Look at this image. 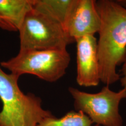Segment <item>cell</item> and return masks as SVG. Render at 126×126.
I'll return each mask as SVG.
<instances>
[{"label":"cell","instance_id":"3","mask_svg":"<svg viewBox=\"0 0 126 126\" xmlns=\"http://www.w3.org/2000/svg\"><path fill=\"white\" fill-rule=\"evenodd\" d=\"M70 61L67 50H19L15 56L0 63V66L19 77L30 74L55 82L65 74Z\"/></svg>","mask_w":126,"mask_h":126},{"label":"cell","instance_id":"4","mask_svg":"<svg viewBox=\"0 0 126 126\" xmlns=\"http://www.w3.org/2000/svg\"><path fill=\"white\" fill-rule=\"evenodd\" d=\"M18 32L19 50H67L75 42L60 23L33 8Z\"/></svg>","mask_w":126,"mask_h":126},{"label":"cell","instance_id":"6","mask_svg":"<svg viewBox=\"0 0 126 126\" xmlns=\"http://www.w3.org/2000/svg\"><path fill=\"white\" fill-rule=\"evenodd\" d=\"M77 44V82L84 87H95L100 81L97 56V40L94 35L75 40Z\"/></svg>","mask_w":126,"mask_h":126},{"label":"cell","instance_id":"10","mask_svg":"<svg viewBox=\"0 0 126 126\" xmlns=\"http://www.w3.org/2000/svg\"><path fill=\"white\" fill-rule=\"evenodd\" d=\"M37 126H100L94 124L85 114L81 111H72L60 118L52 115L42 120Z\"/></svg>","mask_w":126,"mask_h":126},{"label":"cell","instance_id":"11","mask_svg":"<svg viewBox=\"0 0 126 126\" xmlns=\"http://www.w3.org/2000/svg\"><path fill=\"white\" fill-rule=\"evenodd\" d=\"M122 77H120V82L121 85L123 86V89L126 91V60L123 64L122 68L121 70Z\"/></svg>","mask_w":126,"mask_h":126},{"label":"cell","instance_id":"8","mask_svg":"<svg viewBox=\"0 0 126 126\" xmlns=\"http://www.w3.org/2000/svg\"><path fill=\"white\" fill-rule=\"evenodd\" d=\"M32 5L33 0H0V29L18 32Z\"/></svg>","mask_w":126,"mask_h":126},{"label":"cell","instance_id":"2","mask_svg":"<svg viewBox=\"0 0 126 126\" xmlns=\"http://www.w3.org/2000/svg\"><path fill=\"white\" fill-rule=\"evenodd\" d=\"M20 77L7 73L0 66V126H37L41 121L51 116V111L42 106L40 97L25 94L20 89Z\"/></svg>","mask_w":126,"mask_h":126},{"label":"cell","instance_id":"5","mask_svg":"<svg viewBox=\"0 0 126 126\" xmlns=\"http://www.w3.org/2000/svg\"><path fill=\"white\" fill-rule=\"evenodd\" d=\"M76 111L85 114L94 124L100 126H122L119 104L126 98L124 89L115 92L106 85L96 94H90L74 87L68 88Z\"/></svg>","mask_w":126,"mask_h":126},{"label":"cell","instance_id":"9","mask_svg":"<svg viewBox=\"0 0 126 126\" xmlns=\"http://www.w3.org/2000/svg\"><path fill=\"white\" fill-rule=\"evenodd\" d=\"M75 2V0H33L32 8L54 19L65 29Z\"/></svg>","mask_w":126,"mask_h":126},{"label":"cell","instance_id":"1","mask_svg":"<svg viewBox=\"0 0 126 126\" xmlns=\"http://www.w3.org/2000/svg\"><path fill=\"white\" fill-rule=\"evenodd\" d=\"M101 19L97 40L100 81L109 86L120 79L117 66L126 60V8L117 1H96Z\"/></svg>","mask_w":126,"mask_h":126},{"label":"cell","instance_id":"7","mask_svg":"<svg viewBox=\"0 0 126 126\" xmlns=\"http://www.w3.org/2000/svg\"><path fill=\"white\" fill-rule=\"evenodd\" d=\"M94 0H75L65 26V31L75 40L99 33L101 19Z\"/></svg>","mask_w":126,"mask_h":126}]
</instances>
